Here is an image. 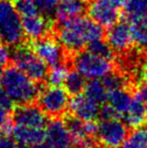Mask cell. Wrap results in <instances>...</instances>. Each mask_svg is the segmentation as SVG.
I'll list each match as a JSON object with an SVG mask.
<instances>
[{
    "instance_id": "cell-1",
    "label": "cell",
    "mask_w": 147,
    "mask_h": 148,
    "mask_svg": "<svg viewBox=\"0 0 147 148\" xmlns=\"http://www.w3.org/2000/svg\"><path fill=\"white\" fill-rule=\"evenodd\" d=\"M53 29L59 42L70 53L82 51L89 42L104 37L103 26L86 16L59 21Z\"/></svg>"
},
{
    "instance_id": "cell-2",
    "label": "cell",
    "mask_w": 147,
    "mask_h": 148,
    "mask_svg": "<svg viewBox=\"0 0 147 148\" xmlns=\"http://www.w3.org/2000/svg\"><path fill=\"white\" fill-rule=\"evenodd\" d=\"M0 86L9 96L12 102L18 105L32 103L37 99L40 92L37 82L30 79L13 64L8 66L2 71Z\"/></svg>"
},
{
    "instance_id": "cell-3",
    "label": "cell",
    "mask_w": 147,
    "mask_h": 148,
    "mask_svg": "<svg viewBox=\"0 0 147 148\" xmlns=\"http://www.w3.org/2000/svg\"><path fill=\"white\" fill-rule=\"evenodd\" d=\"M10 60L13 66L36 82L40 83L46 79L49 73L47 64L37 57L28 42L15 45L10 53Z\"/></svg>"
},
{
    "instance_id": "cell-4",
    "label": "cell",
    "mask_w": 147,
    "mask_h": 148,
    "mask_svg": "<svg viewBox=\"0 0 147 148\" xmlns=\"http://www.w3.org/2000/svg\"><path fill=\"white\" fill-rule=\"evenodd\" d=\"M0 34L8 45L15 47L23 42L21 19L9 0H0Z\"/></svg>"
},
{
    "instance_id": "cell-5",
    "label": "cell",
    "mask_w": 147,
    "mask_h": 148,
    "mask_svg": "<svg viewBox=\"0 0 147 148\" xmlns=\"http://www.w3.org/2000/svg\"><path fill=\"white\" fill-rule=\"evenodd\" d=\"M75 70L87 79H102L113 72L112 60L98 57L88 51H79L72 58Z\"/></svg>"
},
{
    "instance_id": "cell-6",
    "label": "cell",
    "mask_w": 147,
    "mask_h": 148,
    "mask_svg": "<svg viewBox=\"0 0 147 148\" xmlns=\"http://www.w3.org/2000/svg\"><path fill=\"white\" fill-rule=\"evenodd\" d=\"M37 101L39 108L47 116L57 118L69 108L70 97L66 89L61 86H49L39 92Z\"/></svg>"
},
{
    "instance_id": "cell-7",
    "label": "cell",
    "mask_w": 147,
    "mask_h": 148,
    "mask_svg": "<svg viewBox=\"0 0 147 148\" xmlns=\"http://www.w3.org/2000/svg\"><path fill=\"white\" fill-rule=\"evenodd\" d=\"M122 5L118 0H91L87 11L103 27H110L120 20Z\"/></svg>"
},
{
    "instance_id": "cell-8",
    "label": "cell",
    "mask_w": 147,
    "mask_h": 148,
    "mask_svg": "<svg viewBox=\"0 0 147 148\" xmlns=\"http://www.w3.org/2000/svg\"><path fill=\"white\" fill-rule=\"evenodd\" d=\"M34 51L47 66H55L66 62L65 49L57 37L46 35L38 39L28 41Z\"/></svg>"
},
{
    "instance_id": "cell-9",
    "label": "cell",
    "mask_w": 147,
    "mask_h": 148,
    "mask_svg": "<svg viewBox=\"0 0 147 148\" xmlns=\"http://www.w3.org/2000/svg\"><path fill=\"white\" fill-rule=\"evenodd\" d=\"M127 135V125L119 119L102 120L98 124L97 136L106 148L121 147Z\"/></svg>"
},
{
    "instance_id": "cell-10",
    "label": "cell",
    "mask_w": 147,
    "mask_h": 148,
    "mask_svg": "<svg viewBox=\"0 0 147 148\" xmlns=\"http://www.w3.org/2000/svg\"><path fill=\"white\" fill-rule=\"evenodd\" d=\"M12 121L16 125L31 128H44L47 124V115L36 106L22 104L14 108Z\"/></svg>"
},
{
    "instance_id": "cell-11",
    "label": "cell",
    "mask_w": 147,
    "mask_h": 148,
    "mask_svg": "<svg viewBox=\"0 0 147 148\" xmlns=\"http://www.w3.org/2000/svg\"><path fill=\"white\" fill-rule=\"evenodd\" d=\"M107 42L116 53H125L134 45L130 23L125 20L117 21L109 27L106 34Z\"/></svg>"
},
{
    "instance_id": "cell-12",
    "label": "cell",
    "mask_w": 147,
    "mask_h": 148,
    "mask_svg": "<svg viewBox=\"0 0 147 148\" xmlns=\"http://www.w3.org/2000/svg\"><path fill=\"white\" fill-rule=\"evenodd\" d=\"M23 33L29 40H34L51 34L55 25V19H49L42 15H31L21 18Z\"/></svg>"
},
{
    "instance_id": "cell-13",
    "label": "cell",
    "mask_w": 147,
    "mask_h": 148,
    "mask_svg": "<svg viewBox=\"0 0 147 148\" xmlns=\"http://www.w3.org/2000/svg\"><path fill=\"white\" fill-rule=\"evenodd\" d=\"M45 140L53 148H71L73 143L67 125L59 119L47 122Z\"/></svg>"
},
{
    "instance_id": "cell-14",
    "label": "cell",
    "mask_w": 147,
    "mask_h": 148,
    "mask_svg": "<svg viewBox=\"0 0 147 148\" xmlns=\"http://www.w3.org/2000/svg\"><path fill=\"white\" fill-rule=\"evenodd\" d=\"M65 123L75 145L79 148H97L95 136H91L87 133L85 121L77 118L76 116H68Z\"/></svg>"
},
{
    "instance_id": "cell-15",
    "label": "cell",
    "mask_w": 147,
    "mask_h": 148,
    "mask_svg": "<svg viewBox=\"0 0 147 148\" xmlns=\"http://www.w3.org/2000/svg\"><path fill=\"white\" fill-rule=\"evenodd\" d=\"M69 109L74 116L83 121L95 120L99 116V105L82 93L75 95L73 99L70 100Z\"/></svg>"
},
{
    "instance_id": "cell-16",
    "label": "cell",
    "mask_w": 147,
    "mask_h": 148,
    "mask_svg": "<svg viewBox=\"0 0 147 148\" xmlns=\"http://www.w3.org/2000/svg\"><path fill=\"white\" fill-rule=\"evenodd\" d=\"M87 2L86 0H59L55 9V19L59 22L82 16L88 8Z\"/></svg>"
},
{
    "instance_id": "cell-17",
    "label": "cell",
    "mask_w": 147,
    "mask_h": 148,
    "mask_svg": "<svg viewBox=\"0 0 147 148\" xmlns=\"http://www.w3.org/2000/svg\"><path fill=\"white\" fill-rule=\"evenodd\" d=\"M14 140L19 144L34 146L45 140V131L42 128H31L16 125L11 132Z\"/></svg>"
},
{
    "instance_id": "cell-18",
    "label": "cell",
    "mask_w": 147,
    "mask_h": 148,
    "mask_svg": "<svg viewBox=\"0 0 147 148\" xmlns=\"http://www.w3.org/2000/svg\"><path fill=\"white\" fill-rule=\"evenodd\" d=\"M123 118L124 123L132 128L143 125L147 119L146 106L144 104V101L140 97H138L136 94L134 97H132L129 108H128L127 112L124 114Z\"/></svg>"
},
{
    "instance_id": "cell-19",
    "label": "cell",
    "mask_w": 147,
    "mask_h": 148,
    "mask_svg": "<svg viewBox=\"0 0 147 148\" xmlns=\"http://www.w3.org/2000/svg\"><path fill=\"white\" fill-rule=\"evenodd\" d=\"M132 96L125 88L109 91L107 101L108 104L119 114L120 117H123L127 112L129 105L131 103Z\"/></svg>"
},
{
    "instance_id": "cell-20",
    "label": "cell",
    "mask_w": 147,
    "mask_h": 148,
    "mask_svg": "<svg viewBox=\"0 0 147 148\" xmlns=\"http://www.w3.org/2000/svg\"><path fill=\"white\" fill-rule=\"evenodd\" d=\"M134 45L147 49V12L129 19Z\"/></svg>"
},
{
    "instance_id": "cell-21",
    "label": "cell",
    "mask_w": 147,
    "mask_h": 148,
    "mask_svg": "<svg viewBox=\"0 0 147 148\" xmlns=\"http://www.w3.org/2000/svg\"><path fill=\"white\" fill-rule=\"evenodd\" d=\"M84 95L98 105H102L107 101L108 91L100 79H90L84 88Z\"/></svg>"
},
{
    "instance_id": "cell-22",
    "label": "cell",
    "mask_w": 147,
    "mask_h": 148,
    "mask_svg": "<svg viewBox=\"0 0 147 148\" xmlns=\"http://www.w3.org/2000/svg\"><path fill=\"white\" fill-rule=\"evenodd\" d=\"M122 148H147V126L135 127L124 140Z\"/></svg>"
},
{
    "instance_id": "cell-23",
    "label": "cell",
    "mask_w": 147,
    "mask_h": 148,
    "mask_svg": "<svg viewBox=\"0 0 147 148\" xmlns=\"http://www.w3.org/2000/svg\"><path fill=\"white\" fill-rule=\"evenodd\" d=\"M86 78L78 71H72L69 72L67 78L64 83L66 91L69 93V95H78L84 91L85 85H86Z\"/></svg>"
},
{
    "instance_id": "cell-24",
    "label": "cell",
    "mask_w": 147,
    "mask_h": 148,
    "mask_svg": "<svg viewBox=\"0 0 147 148\" xmlns=\"http://www.w3.org/2000/svg\"><path fill=\"white\" fill-rule=\"evenodd\" d=\"M69 72V66L67 64V62L51 66V70L49 71L46 76L47 83L49 86H62L65 83Z\"/></svg>"
},
{
    "instance_id": "cell-25",
    "label": "cell",
    "mask_w": 147,
    "mask_h": 148,
    "mask_svg": "<svg viewBox=\"0 0 147 148\" xmlns=\"http://www.w3.org/2000/svg\"><path fill=\"white\" fill-rule=\"evenodd\" d=\"M86 51L98 56V57L104 58V59L112 60L114 59V53L115 51L112 49L107 41L102 39H97V40L91 41L86 45Z\"/></svg>"
},
{
    "instance_id": "cell-26",
    "label": "cell",
    "mask_w": 147,
    "mask_h": 148,
    "mask_svg": "<svg viewBox=\"0 0 147 148\" xmlns=\"http://www.w3.org/2000/svg\"><path fill=\"white\" fill-rule=\"evenodd\" d=\"M31 1L34 3L40 15L49 19H55V9L59 0H31Z\"/></svg>"
},
{
    "instance_id": "cell-27",
    "label": "cell",
    "mask_w": 147,
    "mask_h": 148,
    "mask_svg": "<svg viewBox=\"0 0 147 148\" xmlns=\"http://www.w3.org/2000/svg\"><path fill=\"white\" fill-rule=\"evenodd\" d=\"M123 6L129 19L147 12V0H127Z\"/></svg>"
},
{
    "instance_id": "cell-28",
    "label": "cell",
    "mask_w": 147,
    "mask_h": 148,
    "mask_svg": "<svg viewBox=\"0 0 147 148\" xmlns=\"http://www.w3.org/2000/svg\"><path fill=\"white\" fill-rule=\"evenodd\" d=\"M11 3L17 14L21 17L39 14L31 0H11Z\"/></svg>"
},
{
    "instance_id": "cell-29",
    "label": "cell",
    "mask_w": 147,
    "mask_h": 148,
    "mask_svg": "<svg viewBox=\"0 0 147 148\" xmlns=\"http://www.w3.org/2000/svg\"><path fill=\"white\" fill-rule=\"evenodd\" d=\"M102 82L104 84L105 88L107 91H113V90L125 88L126 86V81L121 75L116 74V73H109L105 77L102 78Z\"/></svg>"
},
{
    "instance_id": "cell-30",
    "label": "cell",
    "mask_w": 147,
    "mask_h": 148,
    "mask_svg": "<svg viewBox=\"0 0 147 148\" xmlns=\"http://www.w3.org/2000/svg\"><path fill=\"white\" fill-rule=\"evenodd\" d=\"M13 127V122L10 117L9 110L0 108V132L9 135L11 134Z\"/></svg>"
},
{
    "instance_id": "cell-31",
    "label": "cell",
    "mask_w": 147,
    "mask_h": 148,
    "mask_svg": "<svg viewBox=\"0 0 147 148\" xmlns=\"http://www.w3.org/2000/svg\"><path fill=\"white\" fill-rule=\"evenodd\" d=\"M99 116L102 120H108V119H119L120 116L109 104L103 105L99 109Z\"/></svg>"
},
{
    "instance_id": "cell-32",
    "label": "cell",
    "mask_w": 147,
    "mask_h": 148,
    "mask_svg": "<svg viewBox=\"0 0 147 148\" xmlns=\"http://www.w3.org/2000/svg\"><path fill=\"white\" fill-rule=\"evenodd\" d=\"M13 106V102L9 98V96L6 94L3 88L0 86V108H3L6 110H10Z\"/></svg>"
},
{
    "instance_id": "cell-33",
    "label": "cell",
    "mask_w": 147,
    "mask_h": 148,
    "mask_svg": "<svg viewBox=\"0 0 147 148\" xmlns=\"http://www.w3.org/2000/svg\"><path fill=\"white\" fill-rule=\"evenodd\" d=\"M10 59V51L7 45H0V66L7 64Z\"/></svg>"
},
{
    "instance_id": "cell-34",
    "label": "cell",
    "mask_w": 147,
    "mask_h": 148,
    "mask_svg": "<svg viewBox=\"0 0 147 148\" xmlns=\"http://www.w3.org/2000/svg\"><path fill=\"white\" fill-rule=\"evenodd\" d=\"M16 147H17V143L15 142L14 138L10 137L8 134H3L1 144H0V148H16Z\"/></svg>"
},
{
    "instance_id": "cell-35",
    "label": "cell",
    "mask_w": 147,
    "mask_h": 148,
    "mask_svg": "<svg viewBox=\"0 0 147 148\" xmlns=\"http://www.w3.org/2000/svg\"><path fill=\"white\" fill-rule=\"evenodd\" d=\"M136 95L141 98L144 101V103H147V83L138 88L137 92H136Z\"/></svg>"
},
{
    "instance_id": "cell-36",
    "label": "cell",
    "mask_w": 147,
    "mask_h": 148,
    "mask_svg": "<svg viewBox=\"0 0 147 148\" xmlns=\"http://www.w3.org/2000/svg\"><path fill=\"white\" fill-rule=\"evenodd\" d=\"M142 77H143V79L147 82V57L145 58L143 64H142Z\"/></svg>"
},
{
    "instance_id": "cell-37",
    "label": "cell",
    "mask_w": 147,
    "mask_h": 148,
    "mask_svg": "<svg viewBox=\"0 0 147 148\" xmlns=\"http://www.w3.org/2000/svg\"><path fill=\"white\" fill-rule=\"evenodd\" d=\"M30 148H53V147H51L47 142H44V141H43V142H41V143L34 145V146H31Z\"/></svg>"
},
{
    "instance_id": "cell-38",
    "label": "cell",
    "mask_w": 147,
    "mask_h": 148,
    "mask_svg": "<svg viewBox=\"0 0 147 148\" xmlns=\"http://www.w3.org/2000/svg\"><path fill=\"white\" fill-rule=\"evenodd\" d=\"M16 148H30V146H27V145H24V144H17V147Z\"/></svg>"
},
{
    "instance_id": "cell-39",
    "label": "cell",
    "mask_w": 147,
    "mask_h": 148,
    "mask_svg": "<svg viewBox=\"0 0 147 148\" xmlns=\"http://www.w3.org/2000/svg\"><path fill=\"white\" fill-rule=\"evenodd\" d=\"M4 133H0V144H1V141H2V137H3Z\"/></svg>"
},
{
    "instance_id": "cell-40",
    "label": "cell",
    "mask_w": 147,
    "mask_h": 148,
    "mask_svg": "<svg viewBox=\"0 0 147 148\" xmlns=\"http://www.w3.org/2000/svg\"><path fill=\"white\" fill-rule=\"evenodd\" d=\"M1 75H2V69H1V66H0V78H1Z\"/></svg>"
},
{
    "instance_id": "cell-41",
    "label": "cell",
    "mask_w": 147,
    "mask_h": 148,
    "mask_svg": "<svg viewBox=\"0 0 147 148\" xmlns=\"http://www.w3.org/2000/svg\"><path fill=\"white\" fill-rule=\"evenodd\" d=\"M2 42V37H1V34H0V43Z\"/></svg>"
},
{
    "instance_id": "cell-42",
    "label": "cell",
    "mask_w": 147,
    "mask_h": 148,
    "mask_svg": "<svg viewBox=\"0 0 147 148\" xmlns=\"http://www.w3.org/2000/svg\"><path fill=\"white\" fill-rule=\"evenodd\" d=\"M145 106H146V116H147V103H146V105H145Z\"/></svg>"
},
{
    "instance_id": "cell-43",
    "label": "cell",
    "mask_w": 147,
    "mask_h": 148,
    "mask_svg": "<svg viewBox=\"0 0 147 148\" xmlns=\"http://www.w3.org/2000/svg\"><path fill=\"white\" fill-rule=\"evenodd\" d=\"M86 1H89V0H86Z\"/></svg>"
}]
</instances>
